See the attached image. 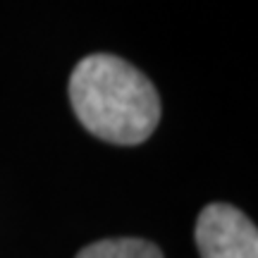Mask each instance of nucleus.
Returning a JSON list of instances; mask_svg holds the SVG:
<instances>
[{
  "mask_svg": "<svg viewBox=\"0 0 258 258\" xmlns=\"http://www.w3.org/2000/svg\"><path fill=\"white\" fill-rule=\"evenodd\" d=\"M72 110L93 137L117 146L144 144L158 127L160 98L146 74L105 53L84 57L70 77Z\"/></svg>",
  "mask_w": 258,
  "mask_h": 258,
  "instance_id": "1",
  "label": "nucleus"
},
{
  "mask_svg": "<svg viewBox=\"0 0 258 258\" xmlns=\"http://www.w3.org/2000/svg\"><path fill=\"white\" fill-rule=\"evenodd\" d=\"M194 234L201 258H258L256 225L230 203L206 206Z\"/></svg>",
  "mask_w": 258,
  "mask_h": 258,
  "instance_id": "2",
  "label": "nucleus"
},
{
  "mask_svg": "<svg viewBox=\"0 0 258 258\" xmlns=\"http://www.w3.org/2000/svg\"><path fill=\"white\" fill-rule=\"evenodd\" d=\"M77 258H163L160 249L146 239L120 237V239H101L84 246Z\"/></svg>",
  "mask_w": 258,
  "mask_h": 258,
  "instance_id": "3",
  "label": "nucleus"
}]
</instances>
